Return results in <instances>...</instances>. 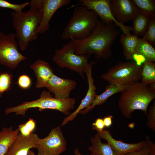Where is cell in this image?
I'll use <instances>...</instances> for the list:
<instances>
[{
  "label": "cell",
  "mask_w": 155,
  "mask_h": 155,
  "mask_svg": "<svg viewBox=\"0 0 155 155\" xmlns=\"http://www.w3.org/2000/svg\"><path fill=\"white\" fill-rule=\"evenodd\" d=\"M120 34L113 23L106 24L101 20L90 35L74 41L75 53L78 55H94L97 59H106L111 55L112 46Z\"/></svg>",
  "instance_id": "cell-1"
},
{
  "label": "cell",
  "mask_w": 155,
  "mask_h": 155,
  "mask_svg": "<svg viewBox=\"0 0 155 155\" xmlns=\"http://www.w3.org/2000/svg\"><path fill=\"white\" fill-rule=\"evenodd\" d=\"M30 9L26 12H11L12 23L16 32L21 49L24 51L28 43L36 40L38 30L41 21L42 13V0H32L29 2Z\"/></svg>",
  "instance_id": "cell-2"
},
{
  "label": "cell",
  "mask_w": 155,
  "mask_h": 155,
  "mask_svg": "<svg viewBox=\"0 0 155 155\" xmlns=\"http://www.w3.org/2000/svg\"><path fill=\"white\" fill-rule=\"evenodd\" d=\"M122 92L118 106L123 115L127 118L131 117L135 110H142L147 114L149 104L155 98V92L149 85L139 81L129 84Z\"/></svg>",
  "instance_id": "cell-3"
},
{
  "label": "cell",
  "mask_w": 155,
  "mask_h": 155,
  "mask_svg": "<svg viewBox=\"0 0 155 155\" xmlns=\"http://www.w3.org/2000/svg\"><path fill=\"white\" fill-rule=\"evenodd\" d=\"M73 7L75 8L72 16L62 32V40L72 38L80 40L85 39L92 33L100 20L94 11L85 6L78 5Z\"/></svg>",
  "instance_id": "cell-4"
},
{
  "label": "cell",
  "mask_w": 155,
  "mask_h": 155,
  "mask_svg": "<svg viewBox=\"0 0 155 155\" xmlns=\"http://www.w3.org/2000/svg\"><path fill=\"white\" fill-rule=\"evenodd\" d=\"M76 101L75 98L69 97L65 99H57L53 97L49 92L44 90L38 99L24 102L16 106L7 108L5 112L6 115L15 113L16 115L24 116L28 109L37 108L40 111L45 109H53L68 116L71 114L70 110L74 108Z\"/></svg>",
  "instance_id": "cell-5"
},
{
  "label": "cell",
  "mask_w": 155,
  "mask_h": 155,
  "mask_svg": "<svg viewBox=\"0 0 155 155\" xmlns=\"http://www.w3.org/2000/svg\"><path fill=\"white\" fill-rule=\"evenodd\" d=\"M70 39L61 49L55 50L52 60L60 67L74 71L84 79V71L90 63L88 61L91 55L76 54L74 41L72 38Z\"/></svg>",
  "instance_id": "cell-6"
},
{
  "label": "cell",
  "mask_w": 155,
  "mask_h": 155,
  "mask_svg": "<svg viewBox=\"0 0 155 155\" xmlns=\"http://www.w3.org/2000/svg\"><path fill=\"white\" fill-rule=\"evenodd\" d=\"M143 63L135 61L120 62L112 67L102 78L109 84L129 85L142 80Z\"/></svg>",
  "instance_id": "cell-7"
},
{
  "label": "cell",
  "mask_w": 155,
  "mask_h": 155,
  "mask_svg": "<svg viewBox=\"0 0 155 155\" xmlns=\"http://www.w3.org/2000/svg\"><path fill=\"white\" fill-rule=\"evenodd\" d=\"M15 34H5L0 31V63L10 69L16 67L27 58L18 51Z\"/></svg>",
  "instance_id": "cell-8"
},
{
  "label": "cell",
  "mask_w": 155,
  "mask_h": 155,
  "mask_svg": "<svg viewBox=\"0 0 155 155\" xmlns=\"http://www.w3.org/2000/svg\"><path fill=\"white\" fill-rule=\"evenodd\" d=\"M66 145L61 127L58 126L52 129L47 137L39 138L35 148L37 155H59L66 150Z\"/></svg>",
  "instance_id": "cell-9"
},
{
  "label": "cell",
  "mask_w": 155,
  "mask_h": 155,
  "mask_svg": "<svg viewBox=\"0 0 155 155\" xmlns=\"http://www.w3.org/2000/svg\"><path fill=\"white\" fill-rule=\"evenodd\" d=\"M79 3L71 7L82 5L87 9L94 11L101 20L106 24L113 23L116 27H119L123 33H130L132 26H126L119 23L113 16L110 6V0H80Z\"/></svg>",
  "instance_id": "cell-10"
},
{
  "label": "cell",
  "mask_w": 155,
  "mask_h": 155,
  "mask_svg": "<svg viewBox=\"0 0 155 155\" xmlns=\"http://www.w3.org/2000/svg\"><path fill=\"white\" fill-rule=\"evenodd\" d=\"M111 13L120 23L133 21L140 13L131 0H110Z\"/></svg>",
  "instance_id": "cell-11"
},
{
  "label": "cell",
  "mask_w": 155,
  "mask_h": 155,
  "mask_svg": "<svg viewBox=\"0 0 155 155\" xmlns=\"http://www.w3.org/2000/svg\"><path fill=\"white\" fill-rule=\"evenodd\" d=\"M95 63V62H90L84 71L88 84V89L86 95L76 110L64 119L61 124V126L65 125L69 121L73 120L80 111L88 108L93 103L96 95V88L94 84V80L92 76V66Z\"/></svg>",
  "instance_id": "cell-12"
},
{
  "label": "cell",
  "mask_w": 155,
  "mask_h": 155,
  "mask_svg": "<svg viewBox=\"0 0 155 155\" xmlns=\"http://www.w3.org/2000/svg\"><path fill=\"white\" fill-rule=\"evenodd\" d=\"M97 133L101 138L105 140L110 146L116 155H123L135 151L143 147L147 143L146 139L136 143H127L118 141L112 137L111 132L108 130L96 131Z\"/></svg>",
  "instance_id": "cell-13"
},
{
  "label": "cell",
  "mask_w": 155,
  "mask_h": 155,
  "mask_svg": "<svg viewBox=\"0 0 155 155\" xmlns=\"http://www.w3.org/2000/svg\"><path fill=\"white\" fill-rule=\"evenodd\" d=\"M77 84L72 79L61 78L54 74L45 87L49 92L54 94L55 98L65 99L69 97L71 91L76 88Z\"/></svg>",
  "instance_id": "cell-14"
},
{
  "label": "cell",
  "mask_w": 155,
  "mask_h": 155,
  "mask_svg": "<svg viewBox=\"0 0 155 155\" xmlns=\"http://www.w3.org/2000/svg\"><path fill=\"white\" fill-rule=\"evenodd\" d=\"M42 16L38 30V33H44L49 29L50 21L59 8L69 4L70 0H42Z\"/></svg>",
  "instance_id": "cell-15"
},
{
  "label": "cell",
  "mask_w": 155,
  "mask_h": 155,
  "mask_svg": "<svg viewBox=\"0 0 155 155\" xmlns=\"http://www.w3.org/2000/svg\"><path fill=\"white\" fill-rule=\"evenodd\" d=\"M39 138L34 133L28 136H25L19 132L5 155H28L30 149L35 148Z\"/></svg>",
  "instance_id": "cell-16"
},
{
  "label": "cell",
  "mask_w": 155,
  "mask_h": 155,
  "mask_svg": "<svg viewBox=\"0 0 155 155\" xmlns=\"http://www.w3.org/2000/svg\"><path fill=\"white\" fill-rule=\"evenodd\" d=\"M30 67L34 70L36 77V88L45 87L54 74L50 65L45 61L39 59L36 61Z\"/></svg>",
  "instance_id": "cell-17"
},
{
  "label": "cell",
  "mask_w": 155,
  "mask_h": 155,
  "mask_svg": "<svg viewBox=\"0 0 155 155\" xmlns=\"http://www.w3.org/2000/svg\"><path fill=\"white\" fill-rule=\"evenodd\" d=\"M139 37L131 33H123L120 35V42L123 48V55L126 59L143 63L137 56L135 49Z\"/></svg>",
  "instance_id": "cell-18"
},
{
  "label": "cell",
  "mask_w": 155,
  "mask_h": 155,
  "mask_svg": "<svg viewBox=\"0 0 155 155\" xmlns=\"http://www.w3.org/2000/svg\"><path fill=\"white\" fill-rule=\"evenodd\" d=\"M129 85H118L114 84H110L105 88V91L100 94L96 95L94 100L91 105L88 108L80 111L78 114L85 115L93 109L96 106L104 103L108 98L117 93L122 92L127 88Z\"/></svg>",
  "instance_id": "cell-19"
},
{
  "label": "cell",
  "mask_w": 155,
  "mask_h": 155,
  "mask_svg": "<svg viewBox=\"0 0 155 155\" xmlns=\"http://www.w3.org/2000/svg\"><path fill=\"white\" fill-rule=\"evenodd\" d=\"M137 57L143 62L155 61V49L154 47L142 38H139L135 49Z\"/></svg>",
  "instance_id": "cell-20"
},
{
  "label": "cell",
  "mask_w": 155,
  "mask_h": 155,
  "mask_svg": "<svg viewBox=\"0 0 155 155\" xmlns=\"http://www.w3.org/2000/svg\"><path fill=\"white\" fill-rule=\"evenodd\" d=\"M19 131L18 128L14 130L12 126L5 127L0 132V155H5Z\"/></svg>",
  "instance_id": "cell-21"
},
{
  "label": "cell",
  "mask_w": 155,
  "mask_h": 155,
  "mask_svg": "<svg viewBox=\"0 0 155 155\" xmlns=\"http://www.w3.org/2000/svg\"><path fill=\"white\" fill-rule=\"evenodd\" d=\"M91 145L88 150L96 155H116L109 144L102 142L101 138L96 133L90 138Z\"/></svg>",
  "instance_id": "cell-22"
},
{
  "label": "cell",
  "mask_w": 155,
  "mask_h": 155,
  "mask_svg": "<svg viewBox=\"0 0 155 155\" xmlns=\"http://www.w3.org/2000/svg\"><path fill=\"white\" fill-rule=\"evenodd\" d=\"M150 16L142 13L137 15L132 21L133 34L138 36H144L148 26Z\"/></svg>",
  "instance_id": "cell-23"
},
{
  "label": "cell",
  "mask_w": 155,
  "mask_h": 155,
  "mask_svg": "<svg viewBox=\"0 0 155 155\" xmlns=\"http://www.w3.org/2000/svg\"><path fill=\"white\" fill-rule=\"evenodd\" d=\"M142 82L146 84L155 83V63L153 62L146 61L143 63L142 72Z\"/></svg>",
  "instance_id": "cell-24"
},
{
  "label": "cell",
  "mask_w": 155,
  "mask_h": 155,
  "mask_svg": "<svg viewBox=\"0 0 155 155\" xmlns=\"http://www.w3.org/2000/svg\"><path fill=\"white\" fill-rule=\"evenodd\" d=\"M131 0L140 13L155 16V0Z\"/></svg>",
  "instance_id": "cell-25"
},
{
  "label": "cell",
  "mask_w": 155,
  "mask_h": 155,
  "mask_svg": "<svg viewBox=\"0 0 155 155\" xmlns=\"http://www.w3.org/2000/svg\"><path fill=\"white\" fill-rule=\"evenodd\" d=\"M153 47L155 45V16H150L146 32L142 38Z\"/></svg>",
  "instance_id": "cell-26"
},
{
  "label": "cell",
  "mask_w": 155,
  "mask_h": 155,
  "mask_svg": "<svg viewBox=\"0 0 155 155\" xmlns=\"http://www.w3.org/2000/svg\"><path fill=\"white\" fill-rule=\"evenodd\" d=\"M36 127V121L33 119L29 118L25 123L18 126L19 132L23 135L28 136L34 133Z\"/></svg>",
  "instance_id": "cell-27"
},
{
  "label": "cell",
  "mask_w": 155,
  "mask_h": 155,
  "mask_svg": "<svg viewBox=\"0 0 155 155\" xmlns=\"http://www.w3.org/2000/svg\"><path fill=\"white\" fill-rule=\"evenodd\" d=\"M12 75L7 72L0 74V96L10 88Z\"/></svg>",
  "instance_id": "cell-28"
},
{
  "label": "cell",
  "mask_w": 155,
  "mask_h": 155,
  "mask_svg": "<svg viewBox=\"0 0 155 155\" xmlns=\"http://www.w3.org/2000/svg\"><path fill=\"white\" fill-rule=\"evenodd\" d=\"M29 4V2L15 4L10 3L6 0H0V7L11 9L17 12L22 11V10Z\"/></svg>",
  "instance_id": "cell-29"
},
{
  "label": "cell",
  "mask_w": 155,
  "mask_h": 155,
  "mask_svg": "<svg viewBox=\"0 0 155 155\" xmlns=\"http://www.w3.org/2000/svg\"><path fill=\"white\" fill-rule=\"evenodd\" d=\"M147 121L146 125L147 127L155 131V101L150 107L148 113H147Z\"/></svg>",
  "instance_id": "cell-30"
},
{
  "label": "cell",
  "mask_w": 155,
  "mask_h": 155,
  "mask_svg": "<svg viewBox=\"0 0 155 155\" xmlns=\"http://www.w3.org/2000/svg\"><path fill=\"white\" fill-rule=\"evenodd\" d=\"M146 139L147 141V143L140 149L123 155H151L152 148L149 142V137L146 135Z\"/></svg>",
  "instance_id": "cell-31"
},
{
  "label": "cell",
  "mask_w": 155,
  "mask_h": 155,
  "mask_svg": "<svg viewBox=\"0 0 155 155\" xmlns=\"http://www.w3.org/2000/svg\"><path fill=\"white\" fill-rule=\"evenodd\" d=\"M18 84L21 88L27 89L30 87L31 81L28 76L26 75H23L20 76L18 78Z\"/></svg>",
  "instance_id": "cell-32"
},
{
  "label": "cell",
  "mask_w": 155,
  "mask_h": 155,
  "mask_svg": "<svg viewBox=\"0 0 155 155\" xmlns=\"http://www.w3.org/2000/svg\"><path fill=\"white\" fill-rule=\"evenodd\" d=\"M92 130L94 129L96 131H102L105 127L103 120L101 118L97 119L92 123Z\"/></svg>",
  "instance_id": "cell-33"
},
{
  "label": "cell",
  "mask_w": 155,
  "mask_h": 155,
  "mask_svg": "<svg viewBox=\"0 0 155 155\" xmlns=\"http://www.w3.org/2000/svg\"><path fill=\"white\" fill-rule=\"evenodd\" d=\"M113 116L112 115H109L105 117L103 119L105 127L108 128L110 127L112 124V119Z\"/></svg>",
  "instance_id": "cell-34"
},
{
  "label": "cell",
  "mask_w": 155,
  "mask_h": 155,
  "mask_svg": "<svg viewBox=\"0 0 155 155\" xmlns=\"http://www.w3.org/2000/svg\"><path fill=\"white\" fill-rule=\"evenodd\" d=\"M149 142L152 148L151 155H155V144L150 140Z\"/></svg>",
  "instance_id": "cell-35"
},
{
  "label": "cell",
  "mask_w": 155,
  "mask_h": 155,
  "mask_svg": "<svg viewBox=\"0 0 155 155\" xmlns=\"http://www.w3.org/2000/svg\"><path fill=\"white\" fill-rule=\"evenodd\" d=\"M74 155H82L80 152L79 149L78 148H76L74 151ZM90 155H96L95 154L91 153Z\"/></svg>",
  "instance_id": "cell-36"
},
{
  "label": "cell",
  "mask_w": 155,
  "mask_h": 155,
  "mask_svg": "<svg viewBox=\"0 0 155 155\" xmlns=\"http://www.w3.org/2000/svg\"><path fill=\"white\" fill-rule=\"evenodd\" d=\"M150 89L154 92H155V83H151L149 85Z\"/></svg>",
  "instance_id": "cell-37"
},
{
  "label": "cell",
  "mask_w": 155,
  "mask_h": 155,
  "mask_svg": "<svg viewBox=\"0 0 155 155\" xmlns=\"http://www.w3.org/2000/svg\"><path fill=\"white\" fill-rule=\"evenodd\" d=\"M28 155H35L34 152L30 150L29 152Z\"/></svg>",
  "instance_id": "cell-38"
}]
</instances>
